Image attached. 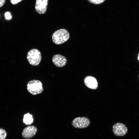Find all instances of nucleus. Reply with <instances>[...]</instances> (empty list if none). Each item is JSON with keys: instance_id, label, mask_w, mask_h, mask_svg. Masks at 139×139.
<instances>
[{"instance_id": "1", "label": "nucleus", "mask_w": 139, "mask_h": 139, "mask_svg": "<svg viewBox=\"0 0 139 139\" xmlns=\"http://www.w3.org/2000/svg\"><path fill=\"white\" fill-rule=\"evenodd\" d=\"M70 34L65 29H60L55 31L52 36L53 42L55 44L60 45L63 44L69 38Z\"/></svg>"}, {"instance_id": "2", "label": "nucleus", "mask_w": 139, "mask_h": 139, "mask_svg": "<svg viewBox=\"0 0 139 139\" xmlns=\"http://www.w3.org/2000/svg\"><path fill=\"white\" fill-rule=\"evenodd\" d=\"M27 89L30 93L33 95L39 94L43 91L42 82L39 80H35L30 81L28 82Z\"/></svg>"}, {"instance_id": "3", "label": "nucleus", "mask_w": 139, "mask_h": 139, "mask_svg": "<svg viewBox=\"0 0 139 139\" xmlns=\"http://www.w3.org/2000/svg\"><path fill=\"white\" fill-rule=\"evenodd\" d=\"M27 58L31 65L33 66L37 65L39 64L41 60V53L37 49H32L28 52Z\"/></svg>"}, {"instance_id": "4", "label": "nucleus", "mask_w": 139, "mask_h": 139, "mask_svg": "<svg viewBox=\"0 0 139 139\" xmlns=\"http://www.w3.org/2000/svg\"><path fill=\"white\" fill-rule=\"evenodd\" d=\"M90 124V120L85 117L76 118L72 122V125L74 127L79 128H85L88 127Z\"/></svg>"}, {"instance_id": "5", "label": "nucleus", "mask_w": 139, "mask_h": 139, "mask_svg": "<svg viewBox=\"0 0 139 139\" xmlns=\"http://www.w3.org/2000/svg\"><path fill=\"white\" fill-rule=\"evenodd\" d=\"M112 130L113 133L116 136H122L127 133L128 128L123 124L117 123L113 125Z\"/></svg>"}, {"instance_id": "6", "label": "nucleus", "mask_w": 139, "mask_h": 139, "mask_svg": "<svg viewBox=\"0 0 139 139\" xmlns=\"http://www.w3.org/2000/svg\"><path fill=\"white\" fill-rule=\"evenodd\" d=\"M48 0H36L35 9L38 13L42 14L46 11Z\"/></svg>"}, {"instance_id": "7", "label": "nucleus", "mask_w": 139, "mask_h": 139, "mask_svg": "<svg viewBox=\"0 0 139 139\" xmlns=\"http://www.w3.org/2000/svg\"><path fill=\"white\" fill-rule=\"evenodd\" d=\"M52 60L55 65L58 67H62L65 66L67 62L66 58L60 54H56L54 56Z\"/></svg>"}, {"instance_id": "8", "label": "nucleus", "mask_w": 139, "mask_h": 139, "mask_svg": "<svg viewBox=\"0 0 139 139\" xmlns=\"http://www.w3.org/2000/svg\"><path fill=\"white\" fill-rule=\"evenodd\" d=\"M37 128L34 126H30L25 128L23 130L22 135L26 139L30 138L34 136L37 132Z\"/></svg>"}, {"instance_id": "9", "label": "nucleus", "mask_w": 139, "mask_h": 139, "mask_svg": "<svg viewBox=\"0 0 139 139\" xmlns=\"http://www.w3.org/2000/svg\"><path fill=\"white\" fill-rule=\"evenodd\" d=\"M84 82L88 88L92 89H96L98 86V83L96 79L92 76H88L85 78Z\"/></svg>"}, {"instance_id": "10", "label": "nucleus", "mask_w": 139, "mask_h": 139, "mask_svg": "<svg viewBox=\"0 0 139 139\" xmlns=\"http://www.w3.org/2000/svg\"><path fill=\"white\" fill-rule=\"evenodd\" d=\"M23 122L26 125H29L31 124L33 122V118L32 115L28 113L24 115Z\"/></svg>"}, {"instance_id": "11", "label": "nucleus", "mask_w": 139, "mask_h": 139, "mask_svg": "<svg viewBox=\"0 0 139 139\" xmlns=\"http://www.w3.org/2000/svg\"><path fill=\"white\" fill-rule=\"evenodd\" d=\"M7 133L4 129H0V139H5Z\"/></svg>"}, {"instance_id": "12", "label": "nucleus", "mask_w": 139, "mask_h": 139, "mask_svg": "<svg viewBox=\"0 0 139 139\" xmlns=\"http://www.w3.org/2000/svg\"><path fill=\"white\" fill-rule=\"evenodd\" d=\"M88 1L91 3L99 4L104 2L105 0H88Z\"/></svg>"}, {"instance_id": "13", "label": "nucleus", "mask_w": 139, "mask_h": 139, "mask_svg": "<svg viewBox=\"0 0 139 139\" xmlns=\"http://www.w3.org/2000/svg\"><path fill=\"white\" fill-rule=\"evenodd\" d=\"M6 19L7 20L10 19L11 18V16L10 13L8 12H6L5 14Z\"/></svg>"}, {"instance_id": "14", "label": "nucleus", "mask_w": 139, "mask_h": 139, "mask_svg": "<svg viewBox=\"0 0 139 139\" xmlns=\"http://www.w3.org/2000/svg\"><path fill=\"white\" fill-rule=\"evenodd\" d=\"M22 0H10L11 3L13 4H15L19 2H20Z\"/></svg>"}, {"instance_id": "15", "label": "nucleus", "mask_w": 139, "mask_h": 139, "mask_svg": "<svg viewBox=\"0 0 139 139\" xmlns=\"http://www.w3.org/2000/svg\"><path fill=\"white\" fill-rule=\"evenodd\" d=\"M5 0H0V7L2 6L5 4Z\"/></svg>"}, {"instance_id": "16", "label": "nucleus", "mask_w": 139, "mask_h": 139, "mask_svg": "<svg viewBox=\"0 0 139 139\" xmlns=\"http://www.w3.org/2000/svg\"><path fill=\"white\" fill-rule=\"evenodd\" d=\"M138 60H139V54L138 56Z\"/></svg>"}, {"instance_id": "17", "label": "nucleus", "mask_w": 139, "mask_h": 139, "mask_svg": "<svg viewBox=\"0 0 139 139\" xmlns=\"http://www.w3.org/2000/svg\"></svg>"}]
</instances>
